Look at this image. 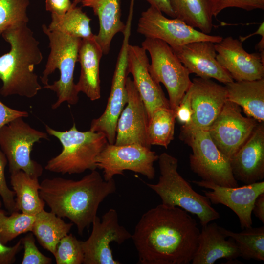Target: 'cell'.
Masks as SVG:
<instances>
[{"label":"cell","instance_id":"15","mask_svg":"<svg viewBox=\"0 0 264 264\" xmlns=\"http://www.w3.org/2000/svg\"><path fill=\"white\" fill-rule=\"evenodd\" d=\"M190 89L192 121L188 126H181L180 138L196 131L208 130L227 100L225 86L212 79L194 78Z\"/></svg>","mask_w":264,"mask_h":264},{"label":"cell","instance_id":"38","mask_svg":"<svg viewBox=\"0 0 264 264\" xmlns=\"http://www.w3.org/2000/svg\"><path fill=\"white\" fill-rule=\"evenodd\" d=\"M175 112L176 119L182 125V126H187L191 123L193 110L190 88L183 96Z\"/></svg>","mask_w":264,"mask_h":264},{"label":"cell","instance_id":"44","mask_svg":"<svg viewBox=\"0 0 264 264\" xmlns=\"http://www.w3.org/2000/svg\"><path fill=\"white\" fill-rule=\"evenodd\" d=\"M255 35H261V36H264V22L260 24L258 30L255 32L251 34H250L246 37H240L239 40L242 42H243L244 41L246 40V39Z\"/></svg>","mask_w":264,"mask_h":264},{"label":"cell","instance_id":"1","mask_svg":"<svg viewBox=\"0 0 264 264\" xmlns=\"http://www.w3.org/2000/svg\"><path fill=\"white\" fill-rule=\"evenodd\" d=\"M199 233L196 220L187 211L159 204L142 215L132 235L137 263L189 264Z\"/></svg>","mask_w":264,"mask_h":264},{"label":"cell","instance_id":"22","mask_svg":"<svg viewBox=\"0 0 264 264\" xmlns=\"http://www.w3.org/2000/svg\"><path fill=\"white\" fill-rule=\"evenodd\" d=\"M215 222L202 226L197 250L192 260V264H213L217 260L225 259L234 262L240 253L234 240H228Z\"/></svg>","mask_w":264,"mask_h":264},{"label":"cell","instance_id":"20","mask_svg":"<svg viewBox=\"0 0 264 264\" xmlns=\"http://www.w3.org/2000/svg\"><path fill=\"white\" fill-rule=\"evenodd\" d=\"M128 72L133 77L135 86L145 104L149 119L160 107L170 108L159 83L149 71L150 62L147 51L138 45L129 44L128 48Z\"/></svg>","mask_w":264,"mask_h":264},{"label":"cell","instance_id":"7","mask_svg":"<svg viewBox=\"0 0 264 264\" xmlns=\"http://www.w3.org/2000/svg\"><path fill=\"white\" fill-rule=\"evenodd\" d=\"M141 46L150 56L149 71L158 83H162L168 94L170 108L175 111L190 88V73L165 42L146 38Z\"/></svg>","mask_w":264,"mask_h":264},{"label":"cell","instance_id":"14","mask_svg":"<svg viewBox=\"0 0 264 264\" xmlns=\"http://www.w3.org/2000/svg\"><path fill=\"white\" fill-rule=\"evenodd\" d=\"M258 123L243 116L241 107L227 100L208 131L218 148L230 160Z\"/></svg>","mask_w":264,"mask_h":264},{"label":"cell","instance_id":"13","mask_svg":"<svg viewBox=\"0 0 264 264\" xmlns=\"http://www.w3.org/2000/svg\"><path fill=\"white\" fill-rule=\"evenodd\" d=\"M88 238L81 241L84 264H120L113 256L110 243L119 244L132 238V234L118 222L117 212L110 209L101 219L97 216L92 223Z\"/></svg>","mask_w":264,"mask_h":264},{"label":"cell","instance_id":"37","mask_svg":"<svg viewBox=\"0 0 264 264\" xmlns=\"http://www.w3.org/2000/svg\"><path fill=\"white\" fill-rule=\"evenodd\" d=\"M215 2L216 17L228 8H238L248 11L264 9V0H215Z\"/></svg>","mask_w":264,"mask_h":264},{"label":"cell","instance_id":"21","mask_svg":"<svg viewBox=\"0 0 264 264\" xmlns=\"http://www.w3.org/2000/svg\"><path fill=\"white\" fill-rule=\"evenodd\" d=\"M230 161L233 175L237 181L249 184L264 179V122L258 123Z\"/></svg>","mask_w":264,"mask_h":264},{"label":"cell","instance_id":"33","mask_svg":"<svg viewBox=\"0 0 264 264\" xmlns=\"http://www.w3.org/2000/svg\"><path fill=\"white\" fill-rule=\"evenodd\" d=\"M29 3V0H0V36L16 24L28 22L27 9Z\"/></svg>","mask_w":264,"mask_h":264},{"label":"cell","instance_id":"6","mask_svg":"<svg viewBox=\"0 0 264 264\" xmlns=\"http://www.w3.org/2000/svg\"><path fill=\"white\" fill-rule=\"evenodd\" d=\"M45 128L47 133L56 137L62 145V152L47 162L46 170L72 174L97 168L96 158L109 143L103 133L79 131L75 123L65 131L55 130L47 125Z\"/></svg>","mask_w":264,"mask_h":264},{"label":"cell","instance_id":"10","mask_svg":"<svg viewBox=\"0 0 264 264\" xmlns=\"http://www.w3.org/2000/svg\"><path fill=\"white\" fill-rule=\"evenodd\" d=\"M158 156L151 148L140 145L108 143L97 156L96 166L103 170L106 181L113 179L116 175H124L125 170L140 174L152 180L155 176L154 164Z\"/></svg>","mask_w":264,"mask_h":264},{"label":"cell","instance_id":"3","mask_svg":"<svg viewBox=\"0 0 264 264\" xmlns=\"http://www.w3.org/2000/svg\"><path fill=\"white\" fill-rule=\"evenodd\" d=\"M1 35L10 49L0 56V94L34 97L42 88L34 71L43 58L39 41L25 22L8 28Z\"/></svg>","mask_w":264,"mask_h":264},{"label":"cell","instance_id":"24","mask_svg":"<svg viewBox=\"0 0 264 264\" xmlns=\"http://www.w3.org/2000/svg\"><path fill=\"white\" fill-rule=\"evenodd\" d=\"M81 3L83 7L92 8L98 17L99 30L95 39L103 54H108L113 37L119 32L123 33L126 27L121 19L120 0H83Z\"/></svg>","mask_w":264,"mask_h":264},{"label":"cell","instance_id":"31","mask_svg":"<svg viewBox=\"0 0 264 264\" xmlns=\"http://www.w3.org/2000/svg\"><path fill=\"white\" fill-rule=\"evenodd\" d=\"M175 112L170 108L155 110L149 119L147 135L151 145H159L166 149L174 139Z\"/></svg>","mask_w":264,"mask_h":264},{"label":"cell","instance_id":"41","mask_svg":"<svg viewBox=\"0 0 264 264\" xmlns=\"http://www.w3.org/2000/svg\"><path fill=\"white\" fill-rule=\"evenodd\" d=\"M70 0H45V8L51 14L63 15L71 7Z\"/></svg>","mask_w":264,"mask_h":264},{"label":"cell","instance_id":"9","mask_svg":"<svg viewBox=\"0 0 264 264\" xmlns=\"http://www.w3.org/2000/svg\"><path fill=\"white\" fill-rule=\"evenodd\" d=\"M41 139L48 140V133L32 128L22 117L1 128L0 148L7 158L10 174L22 170L34 178L42 176V165L30 157L33 145Z\"/></svg>","mask_w":264,"mask_h":264},{"label":"cell","instance_id":"43","mask_svg":"<svg viewBox=\"0 0 264 264\" xmlns=\"http://www.w3.org/2000/svg\"><path fill=\"white\" fill-rule=\"evenodd\" d=\"M252 212L259 220L264 223V193L260 194L256 199Z\"/></svg>","mask_w":264,"mask_h":264},{"label":"cell","instance_id":"2","mask_svg":"<svg viewBox=\"0 0 264 264\" xmlns=\"http://www.w3.org/2000/svg\"><path fill=\"white\" fill-rule=\"evenodd\" d=\"M78 180L55 177L40 183L41 198L51 211L68 218L82 235L92 224L99 205L116 190L115 181H106L95 170Z\"/></svg>","mask_w":264,"mask_h":264},{"label":"cell","instance_id":"12","mask_svg":"<svg viewBox=\"0 0 264 264\" xmlns=\"http://www.w3.org/2000/svg\"><path fill=\"white\" fill-rule=\"evenodd\" d=\"M131 34L130 28L123 32V39L114 71L111 90L107 106L103 114L92 120L90 130L103 133L109 144H114L119 117L126 105V80L128 72V48Z\"/></svg>","mask_w":264,"mask_h":264},{"label":"cell","instance_id":"29","mask_svg":"<svg viewBox=\"0 0 264 264\" xmlns=\"http://www.w3.org/2000/svg\"><path fill=\"white\" fill-rule=\"evenodd\" d=\"M91 19L81 7H71L63 15L51 14V22L48 28L81 39L92 37L90 26Z\"/></svg>","mask_w":264,"mask_h":264},{"label":"cell","instance_id":"25","mask_svg":"<svg viewBox=\"0 0 264 264\" xmlns=\"http://www.w3.org/2000/svg\"><path fill=\"white\" fill-rule=\"evenodd\" d=\"M227 100L239 106L245 115L259 123L264 121V78L233 81L225 84Z\"/></svg>","mask_w":264,"mask_h":264},{"label":"cell","instance_id":"30","mask_svg":"<svg viewBox=\"0 0 264 264\" xmlns=\"http://www.w3.org/2000/svg\"><path fill=\"white\" fill-rule=\"evenodd\" d=\"M226 237L232 238L237 246L240 257L245 260H264V226L249 227L239 233L219 226Z\"/></svg>","mask_w":264,"mask_h":264},{"label":"cell","instance_id":"23","mask_svg":"<svg viewBox=\"0 0 264 264\" xmlns=\"http://www.w3.org/2000/svg\"><path fill=\"white\" fill-rule=\"evenodd\" d=\"M95 36L81 40L77 60L81 70L76 84L78 92L84 93L91 101L101 97L99 65L103 52Z\"/></svg>","mask_w":264,"mask_h":264},{"label":"cell","instance_id":"42","mask_svg":"<svg viewBox=\"0 0 264 264\" xmlns=\"http://www.w3.org/2000/svg\"><path fill=\"white\" fill-rule=\"evenodd\" d=\"M148 2L150 6H153L163 13L171 18H175L173 11L171 8L169 0H144Z\"/></svg>","mask_w":264,"mask_h":264},{"label":"cell","instance_id":"28","mask_svg":"<svg viewBox=\"0 0 264 264\" xmlns=\"http://www.w3.org/2000/svg\"><path fill=\"white\" fill-rule=\"evenodd\" d=\"M73 224L43 209L35 215L31 232L40 245L54 255L59 242L69 233Z\"/></svg>","mask_w":264,"mask_h":264},{"label":"cell","instance_id":"39","mask_svg":"<svg viewBox=\"0 0 264 264\" xmlns=\"http://www.w3.org/2000/svg\"><path fill=\"white\" fill-rule=\"evenodd\" d=\"M23 248L21 238L13 246H7L0 240V264H11L16 261V255Z\"/></svg>","mask_w":264,"mask_h":264},{"label":"cell","instance_id":"19","mask_svg":"<svg viewBox=\"0 0 264 264\" xmlns=\"http://www.w3.org/2000/svg\"><path fill=\"white\" fill-rule=\"evenodd\" d=\"M172 49L190 74H195L202 78L214 79L224 84L234 81L218 62L215 43L197 41Z\"/></svg>","mask_w":264,"mask_h":264},{"label":"cell","instance_id":"36","mask_svg":"<svg viewBox=\"0 0 264 264\" xmlns=\"http://www.w3.org/2000/svg\"><path fill=\"white\" fill-rule=\"evenodd\" d=\"M8 163L7 158L0 148V196L5 208L11 213L15 209V193L7 185L5 176V169Z\"/></svg>","mask_w":264,"mask_h":264},{"label":"cell","instance_id":"46","mask_svg":"<svg viewBox=\"0 0 264 264\" xmlns=\"http://www.w3.org/2000/svg\"><path fill=\"white\" fill-rule=\"evenodd\" d=\"M2 202L0 200V209H1V207H2Z\"/></svg>","mask_w":264,"mask_h":264},{"label":"cell","instance_id":"5","mask_svg":"<svg viewBox=\"0 0 264 264\" xmlns=\"http://www.w3.org/2000/svg\"><path fill=\"white\" fill-rule=\"evenodd\" d=\"M160 176L156 184L145 183L160 198L162 204L178 207L196 215L202 226L220 218L211 206L209 199L195 191L190 184L178 172V160L163 153L158 156Z\"/></svg>","mask_w":264,"mask_h":264},{"label":"cell","instance_id":"27","mask_svg":"<svg viewBox=\"0 0 264 264\" xmlns=\"http://www.w3.org/2000/svg\"><path fill=\"white\" fill-rule=\"evenodd\" d=\"M10 183L15 193L16 211L35 216L44 209L45 203L40 196L38 178L20 170L10 174Z\"/></svg>","mask_w":264,"mask_h":264},{"label":"cell","instance_id":"8","mask_svg":"<svg viewBox=\"0 0 264 264\" xmlns=\"http://www.w3.org/2000/svg\"><path fill=\"white\" fill-rule=\"evenodd\" d=\"M180 139L191 147L190 168L201 180L221 186H239L232 173L230 159L218 148L208 130L196 131Z\"/></svg>","mask_w":264,"mask_h":264},{"label":"cell","instance_id":"11","mask_svg":"<svg viewBox=\"0 0 264 264\" xmlns=\"http://www.w3.org/2000/svg\"><path fill=\"white\" fill-rule=\"evenodd\" d=\"M137 31L146 38L161 40L172 48L197 41L218 43L223 38L205 34L177 18H167L152 6L141 13Z\"/></svg>","mask_w":264,"mask_h":264},{"label":"cell","instance_id":"40","mask_svg":"<svg viewBox=\"0 0 264 264\" xmlns=\"http://www.w3.org/2000/svg\"><path fill=\"white\" fill-rule=\"evenodd\" d=\"M26 111H21L9 107L0 100V130L5 125L19 117H27Z\"/></svg>","mask_w":264,"mask_h":264},{"label":"cell","instance_id":"18","mask_svg":"<svg viewBox=\"0 0 264 264\" xmlns=\"http://www.w3.org/2000/svg\"><path fill=\"white\" fill-rule=\"evenodd\" d=\"M217 59L235 81H251L264 77V58L259 52L248 53L242 42L232 36L215 43Z\"/></svg>","mask_w":264,"mask_h":264},{"label":"cell","instance_id":"4","mask_svg":"<svg viewBox=\"0 0 264 264\" xmlns=\"http://www.w3.org/2000/svg\"><path fill=\"white\" fill-rule=\"evenodd\" d=\"M49 41L50 52L43 76L42 88L55 92L57 101L52 109H57L64 102L71 105L79 100L78 92L74 82V71L78 60L81 39L49 29L45 24L42 26Z\"/></svg>","mask_w":264,"mask_h":264},{"label":"cell","instance_id":"17","mask_svg":"<svg viewBox=\"0 0 264 264\" xmlns=\"http://www.w3.org/2000/svg\"><path fill=\"white\" fill-rule=\"evenodd\" d=\"M127 102L117 123L114 144H137L151 148L147 135L149 117L133 80H126Z\"/></svg>","mask_w":264,"mask_h":264},{"label":"cell","instance_id":"34","mask_svg":"<svg viewBox=\"0 0 264 264\" xmlns=\"http://www.w3.org/2000/svg\"><path fill=\"white\" fill-rule=\"evenodd\" d=\"M54 256L57 264H83L84 255L81 241L68 234L59 242Z\"/></svg>","mask_w":264,"mask_h":264},{"label":"cell","instance_id":"16","mask_svg":"<svg viewBox=\"0 0 264 264\" xmlns=\"http://www.w3.org/2000/svg\"><path fill=\"white\" fill-rule=\"evenodd\" d=\"M192 182L212 191L203 190L211 204L224 205L238 216L242 229L252 226L251 215L256 198L264 193V181H260L242 187H227L201 180Z\"/></svg>","mask_w":264,"mask_h":264},{"label":"cell","instance_id":"32","mask_svg":"<svg viewBox=\"0 0 264 264\" xmlns=\"http://www.w3.org/2000/svg\"><path fill=\"white\" fill-rule=\"evenodd\" d=\"M35 216L14 211L7 216L4 210L0 209V240L4 244L21 234L31 232Z\"/></svg>","mask_w":264,"mask_h":264},{"label":"cell","instance_id":"26","mask_svg":"<svg viewBox=\"0 0 264 264\" xmlns=\"http://www.w3.org/2000/svg\"><path fill=\"white\" fill-rule=\"evenodd\" d=\"M175 18L210 34L216 17L215 0H169Z\"/></svg>","mask_w":264,"mask_h":264},{"label":"cell","instance_id":"45","mask_svg":"<svg viewBox=\"0 0 264 264\" xmlns=\"http://www.w3.org/2000/svg\"><path fill=\"white\" fill-rule=\"evenodd\" d=\"M83 0H73L72 2L71 7H75L77 6V5L81 3Z\"/></svg>","mask_w":264,"mask_h":264},{"label":"cell","instance_id":"35","mask_svg":"<svg viewBox=\"0 0 264 264\" xmlns=\"http://www.w3.org/2000/svg\"><path fill=\"white\" fill-rule=\"evenodd\" d=\"M24 253L22 264H50L52 259L45 256L35 244L34 234L29 233L22 238Z\"/></svg>","mask_w":264,"mask_h":264}]
</instances>
